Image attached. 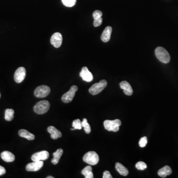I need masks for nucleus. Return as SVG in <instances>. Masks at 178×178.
Segmentation results:
<instances>
[{"label":"nucleus","instance_id":"1","mask_svg":"<svg viewBox=\"0 0 178 178\" xmlns=\"http://www.w3.org/2000/svg\"><path fill=\"white\" fill-rule=\"evenodd\" d=\"M155 54L158 60L164 63H168L170 61V55L163 47H158L155 50Z\"/></svg>","mask_w":178,"mask_h":178},{"label":"nucleus","instance_id":"2","mask_svg":"<svg viewBox=\"0 0 178 178\" xmlns=\"http://www.w3.org/2000/svg\"><path fill=\"white\" fill-rule=\"evenodd\" d=\"M50 107V104L48 101L44 100L37 102L34 106V111L38 115H43L49 110Z\"/></svg>","mask_w":178,"mask_h":178},{"label":"nucleus","instance_id":"3","mask_svg":"<svg viewBox=\"0 0 178 178\" xmlns=\"http://www.w3.org/2000/svg\"><path fill=\"white\" fill-rule=\"evenodd\" d=\"M107 82L105 80H101L99 83H95L91 86L89 90V93L92 95L100 94L107 86Z\"/></svg>","mask_w":178,"mask_h":178},{"label":"nucleus","instance_id":"4","mask_svg":"<svg viewBox=\"0 0 178 178\" xmlns=\"http://www.w3.org/2000/svg\"><path fill=\"white\" fill-rule=\"evenodd\" d=\"M105 129L108 131L116 132L119 130V127L121 125V122L119 119H115L114 120H106L104 122Z\"/></svg>","mask_w":178,"mask_h":178},{"label":"nucleus","instance_id":"5","mask_svg":"<svg viewBox=\"0 0 178 178\" xmlns=\"http://www.w3.org/2000/svg\"><path fill=\"white\" fill-rule=\"evenodd\" d=\"M83 160L89 165H95L99 162V155L95 152H89L84 155Z\"/></svg>","mask_w":178,"mask_h":178},{"label":"nucleus","instance_id":"6","mask_svg":"<svg viewBox=\"0 0 178 178\" xmlns=\"http://www.w3.org/2000/svg\"><path fill=\"white\" fill-rule=\"evenodd\" d=\"M78 88L77 86H72L70 90L62 96V101L64 103H66V104L71 102L73 99L75 95V93L78 91Z\"/></svg>","mask_w":178,"mask_h":178},{"label":"nucleus","instance_id":"7","mask_svg":"<svg viewBox=\"0 0 178 178\" xmlns=\"http://www.w3.org/2000/svg\"><path fill=\"white\" fill-rule=\"evenodd\" d=\"M51 89L46 85L39 86L34 91V95L38 98H44L49 95Z\"/></svg>","mask_w":178,"mask_h":178},{"label":"nucleus","instance_id":"8","mask_svg":"<svg viewBox=\"0 0 178 178\" xmlns=\"http://www.w3.org/2000/svg\"><path fill=\"white\" fill-rule=\"evenodd\" d=\"M26 76V69L23 67H20L17 69L14 74V79L17 83H21Z\"/></svg>","mask_w":178,"mask_h":178},{"label":"nucleus","instance_id":"9","mask_svg":"<svg viewBox=\"0 0 178 178\" xmlns=\"http://www.w3.org/2000/svg\"><path fill=\"white\" fill-rule=\"evenodd\" d=\"M63 42V36L60 33H54L52 35L51 38V44L55 47V48H59L61 46Z\"/></svg>","mask_w":178,"mask_h":178},{"label":"nucleus","instance_id":"10","mask_svg":"<svg viewBox=\"0 0 178 178\" xmlns=\"http://www.w3.org/2000/svg\"><path fill=\"white\" fill-rule=\"evenodd\" d=\"M44 165L43 161H33V162L28 164L26 170L29 172H36L41 169Z\"/></svg>","mask_w":178,"mask_h":178},{"label":"nucleus","instance_id":"11","mask_svg":"<svg viewBox=\"0 0 178 178\" xmlns=\"http://www.w3.org/2000/svg\"><path fill=\"white\" fill-rule=\"evenodd\" d=\"M49 157V153L47 151H43L38 152L33 154L31 159L33 161H43L47 160Z\"/></svg>","mask_w":178,"mask_h":178},{"label":"nucleus","instance_id":"12","mask_svg":"<svg viewBox=\"0 0 178 178\" xmlns=\"http://www.w3.org/2000/svg\"><path fill=\"white\" fill-rule=\"evenodd\" d=\"M80 76L86 82H91L93 80V74L87 67H83L80 73Z\"/></svg>","mask_w":178,"mask_h":178},{"label":"nucleus","instance_id":"13","mask_svg":"<svg viewBox=\"0 0 178 178\" xmlns=\"http://www.w3.org/2000/svg\"><path fill=\"white\" fill-rule=\"evenodd\" d=\"M120 86L121 89L124 91V93L125 95L129 96L132 95L133 90L131 86L130 85V84L127 81H122L120 83Z\"/></svg>","mask_w":178,"mask_h":178},{"label":"nucleus","instance_id":"14","mask_svg":"<svg viewBox=\"0 0 178 178\" xmlns=\"http://www.w3.org/2000/svg\"><path fill=\"white\" fill-rule=\"evenodd\" d=\"M47 131L51 134V137L53 140H57L62 137L61 132L54 126H49L47 128Z\"/></svg>","mask_w":178,"mask_h":178},{"label":"nucleus","instance_id":"15","mask_svg":"<svg viewBox=\"0 0 178 178\" xmlns=\"http://www.w3.org/2000/svg\"><path fill=\"white\" fill-rule=\"evenodd\" d=\"M112 27L110 26L106 27L105 28L104 31L102 32V34L101 35V40L104 42L106 43L110 41L111 37V35L112 33Z\"/></svg>","mask_w":178,"mask_h":178},{"label":"nucleus","instance_id":"16","mask_svg":"<svg viewBox=\"0 0 178 178\" xmlns=\"http://www.w3.org/2000/svg\"><path fill=\"white\" fill-rule=\"evenodd\" d=\"M2 159L7 162H13L15 160V156L13 153L8 151H5L1 154Z\"/></svg>","mask_w":178,"mask_h":178},{"label":"nucleus","instance_id":"17","mask_svg":"<svg viewBox=\"0 0 178 178\" xmlns=\"http://www.w3.org/2000/svg\"><path fill=\"white\" fill-rule=\"evenodd\" d=\"M172 172V169L170 167L166 165L158 171V175L162 178H165L166 176L171 175Z\"/></svg>","mask_w":178,"mask_h":178},{"label":"nucleus","instance_id":"18","mask_svg":"<svg viewBox=\"0 0 178 178\" xmlns=\"http://www.w3.org/2000/svg\"><path fill=\"white\" fill-rule=\"evenodd\" d=\"M18 135L21 137L24 138L30 141L34 140L35 138L34 134H33L31 133H30L24 129H21L19 130L18 132Z\"/></svg>","mask_w":178,"mask_h":178},{"label":"nucleus","instance_id":"19","mask_svg":"<svg viewBox=\"0 0 178 178\" xmlns=\"http://www.w3.org/2000/svg\"><path fill=\"white\" fill-rule=\"evenodd\" d=\"M115 169L116 171L122 176H126L129 174L128 170L120 163L117 162L115 164Z\"/></svg>","mask_w":178,"mask_h":178},{"label":"nucleus","instance_id":"20","mask_svg":"<svg viewBox=\"0 0 178 178\" xmlns=\"http://www.w3.org/2000/svg\"><path fill=\"white\" fill-rule=\"evenodd\" d=\"M63 151L62 148H59V149H57L56 152H54L53 153L54 158L52 159V163L56 165L59 162V159L60 157L63 155Z\"/></svg>","mask_w":178,"mask_h":178},{"label":"nucleus","instance_id":"21","mask_svg":"<svg viewBox=\"0 0 178 178\" xmlns=\"http://www.w3.org/2000/svg\"><path fill=\"white\" fill-rule=\"evenodd\" d=\"M82 174L84 175L86 178H93V172H92V168L91 166H87L82 170Z\"/></svg>","mask_w":178,"mask_h":178},{"label":"nucleus","instance_id":"22","mask_svg":"<svg viewBox=\"0 0 178 178\" xmlns=\"http://www.w3.org/2000/svg\"><path fill=\"white\" fill-rule=\"evenodd\" d=\"M14 113L15 111L12 109H7L5 111V120L7 121L12 120L14 117Z\"/></svg>","mask_w":178,"mask_h":178},{"label":"nucleus","instance_id":"23","mask_svg":"<svg viewBox=\"0 0 178 178\" xmlns=\"http://www.w3.org/2000/svg\"><path fill=\"white\" fill-rule=\"evenodd\" d=\"M82 127L84 128L85 131L86 133L89 134L91 132V128L90 126L88 123V121L86 118H84L83 119V121L82 122Z\"/></svg>","mask_w":178,"mask_h":178},{"label":"nucleus","instance_id":"24","mask_svg":"<svg viewBox=\"0 0 178 178\" xmlns=\"http://www.w3.org/2000/svg\"><path fill=\"white\" fill-rule=\"evenodd\" d=\"M72 127H73L74 130H81L82 128V122L79 119L74 120L72 123Z\"/></svg>","mask_w":178,"mask_h":178},{"label":"nucleus","instance_id":"25","mask_svg":"<svg viewBox=\"0 0 178 178\" xmlns=\"http://www.w3.org/2000/svg\"><path fill=\"white\" fill-rule=\"evenodd\" d=\"M62 2L67 7H73L76 2V0H62Z\"/></svg>","mask_w":178,"mask_h":178},{"label":"nucleus","instance_id":"26","mask_svg":"<svg viewBox=\"0 0 178 178\" xmlns=\"http://www.w3.org/2000/svg\"><path fill=\"white\" fill-rule=\"evenodd\" d=\"M136 168L140 170H143L147 168V165L144 162L140 161L137 163L136 164Z\"/></svg>","mask_w":178,"mask_h":178},{"label":"nucleus","instance_id":"27","mask_svg":"<svg viewBox=\"0 0 178 178\" xmlns=\"http://www.w3.org/2000/svg\"><path fill=\"white\" fill-rule=\"evenodd\" d=\"M147 143H148L147 138L146 137H143L140 139L138 144L141 148H144V147H146Z\"/></svg>","mask_w":178,"mask_h":178},{"label":"nucleus","instance_id":"28","mask_svg":"<svg viewBox=\"0 0 178 178\" xmlns=\"http://www.w3.org/2000/svg\"><path fill=\"white\" fill-rule=\"evenodd\" d=\"M102 16V12L98 10L95 11L93 13V18L94 19H97V18L101 17Z\"/></svg>","mask_w":178,"mask_h":178},{"label":"nucleus","instance_id":"29","mask_svg":"<svg viewBox=\"0 0 178 178\" xmlns=\"http://www.w3.org/2000/svg\"><path fill=\"white\" fill-rule=\"evenodd\" d=\"M102 23V17L97 18V19H94V26L96 27L100 26Z\"/></svg>","mask_w":178,"mask_h":178},{"label":"nucleus","instance_id":"30","mask_svg":"<svg viewBox=\"0 0 178 178\" xmlns=\"http://www.w3.org/2000/svg\"><path fill=\"white\" fill-rule=\"evenodd\" d=\"M103 178H112V176L108 171H105L103 174Z\"/></svg>","mask_w":178,"mask_h":178},{"label":"nucleus","instance_id":"31","mask_svg":"<svg viewBox=\"0 0 178 178\" xmlns=\"http://www.w3.org/2000/svg\"><path fill=\"white\" fill-rule=\"evenodd\" d=\"M6 171L5 168L0 165V176L4 175V174L6 173Z\"/></svg>","mask_w":178,"mask_h":178},{"label":"nucleus","instance_id":"32","mask_svg":"<svg viewBox=\"0 0 178 178\" xmlns=\"http://www.w3.org/2000/svg\"><path fill=\"white\" fill-rule=\"evenodd\" d=\"M47 178H54V177H52V176H48L47 177Z\"/></svg>","mask_w":178,"mask_h":178},{"label":"nucleus","instance_id":"33","mask_svg":"<svg viewBox=\"0 0 178 178\" xmlns=\"http://www.w3.org/2000/svg\"><path fill=\"white\" fill-rule=\"evenodd\" d=\"M0 98H1V94H0Z\"/></svg>","mask_w":178,"mask_h":178}]
</instances>
